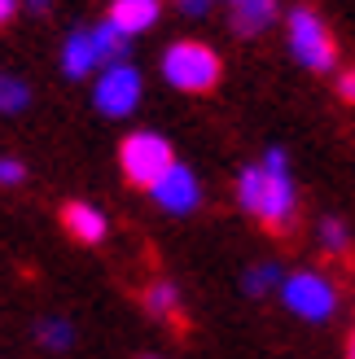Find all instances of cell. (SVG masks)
Segmentation results:
<instances>
[{
  "label": "cell",
  "instance_id": "cell-4",
  "mask_svg": "<svg viewBox=\"0 0 355 359\" xmlns=\"http://www.w3.org/2000/svg\"><path fill=\"white\" fill-rule=\"evenodd\" d=\"M119 167L128 175V184L136 189H154L171 167H175V154H171V140L158 136V132H128L119 145Z\"/></svg>",
  "mask_w": 355,
  "mask_h": 359
},
{
  "label": "cell",
  "instance_id": "cell-23",
  "mask_svg": "<svg viewBox=\"0 0 355 359\" xmlns=\"http://www.w3.org/2000/svg\"><path fill=\"white\" fill-rule=\"evenodd\" d=\"M347 359H355V329H351V337H347Z\"/></svg>",
  "mask_w": 355,
  "mask_h": 359
},
{
  "label": "cell",
  "instance_id": "cell-15",
  "mask_svg": "<svg viewBox=\"0 0 355 359\" xmlns=\"http://www.w3.org/2000/svg\"><path fill=\"white\" fill-rule=\"evenodd\" d=\"M286 285V272H281V263H255V267H246V276H241V290L250 294V298H263V294H272Z\"/></svg>",
  "mask_w": 355,
  "mask_h": 359
},
{
  "label": "cell",
  "instance_id": "cell-14",
  "mask_svg": "<svg viewBox=\"0 0 355 359\" xmlns=\"http://www.w3.org/2000/svg\"><path fill=\"white\" fill-rule=\"evenodd\" d=\"M93 40H97V53H101V62L110 66V62H128V44H132V35H123L110 18L105 22L93 27Z\"/></svg>",
  "mask_w": 355,
  "mask_h": 359
},
{
  "label": "cell",
  "instance_id": "cell-6",
  "mask_svg": "<svg viewBox=\"0 0 355 359\" xmlns=\"http://www.w3.org/2000/svg\"><path fill=\"white\" fill-rule=\"evenodd\" d=\"M140 93H145L140 70L132 62H110V66H101V75L93 83V105L105 118H128L140 105Z\"/></svg>",
  "mask_w": 355,
  "mask_h": 359
},
{
  "label": "cell",
  "instance_id": "cell-2",
  "mask_svg": "<svg viewBox=\"0 0 355 359\" xmlns=\"http://www.w3.org/2000/svg\"><path fill=\"white\" fill-rule=\"evenodd\" d=\"M220 53L202 44V40H175L163 53V79L175 88V93H210L220 83Z\"/></svg>",
  "mask_w": 355,
  "mask_h": 359
},
{
  "label": "cell",
  "instance_id": "cell-24",
  "mask_svg": "<svg viewBox=\"0 0 355 359\" xmlns=\"http://www.w3.org/2000/svg\"><path fill=\"white\" fill-rule=\"evenodd\" d=\"M140 359H163V355H140Z\"/></svg>",
  "mask_w": 355,
  "mask_h": 359
},
{
  "label": "cell",
  "instance_id": "cell-19",
  "mask_svg": "<svg viewBox=\"0 0 355 359\" xmlns=\"http://www.w3.org/2000/svg\"><path fill=\"white\" fill-rule=\"evenodd\" d=\"M338 97L355 105V66L351 70H338Z\"/></svg>",
  "mask_w": 355,
  "mask_h": 359
},
{
  "label": "cell",
  "instance_id": "cell-8",
  "mask_svg": "<svg viewBox=\"0 0 355 359\" xmlns=\"http://www.w3.org/2000/svg\"><path fill=\"white\" fill-rule=\"evenodd\" d=\"M101 62V53H97V40H93V27H75L66 35V44H62V75L66 79H88Z\"/></svg>",
  "mask_w": 355,
  "mask_h": 359
},
{
  "label": "cell",
  "instance_id": "cell-18",
  "mask_svg": "<svg viewBox=\"0 0 355 359\" xmlns=\"http://www.w3.org/2000/svg\"><path fill=\"white\" fill-rule=\"evenodd\" d=\"M27 180V167L18 158H0V189H18Z\"/></svg>",
  "mask_w": 355,
  "mask_h": 359
},
{
  "label": "cell",
  "instance_id": "cell-17",
  "mask_svg": "<svg viewBox=\"0 0 355 359\" xmlns=\"http://www.w3.org/2000/svg\"><path fill=\"white\" fill-rule=\"evenodd\" d=\"M316 241H321V250H329V255H347L351 250V228L342 219H333V215H325V219L316 224Z\"/></svg>",
  "mask_w": 355,
  "mask_h": 359
},
{
  "label": "cell",
  "instance_id": "cell-12",
  "mask_svg": "<svg viewBox=\"0 0 355 359\" xmlns=\"http://www.w3.org/2000/svg\"><path fill=\"white\" fill-rule=\"evenodd\" d=\"M140 302H145V311L154 320H180V290H175L171 280H149L145 285V294H140Z\"/></svg>",
  "mask_w": 355,
  "mask_h": 359
},
{
  "label": "cell",
  "instance_id": "cell-16",
  "mask_svg": "<svg viewBox=\"0 0 355 359\" xmlns=\"http://www.w3.org/2000/svg\"><path fill=\"white\" fill-rule=\"evenodd\" d=\"M27 105H31V88L9 70H0V114H22Z\"/></svg>",
  "mask_w": 355,
  "mask_h": 359
},
{
  "label": "cell",
  "instance_id": "cell-20",
  "mask_svg": "<svg viewBox=\"0 0 355 359\" xmlns=\"http://www.w3.org/2000/svg\"><path fill=\"white\" fill-rule=\"evenodd\" d=\"M210 5H215V0H180V9H185L189 18H202V13H206Z\"/></svg>",
  "mask_w": 355,
  "mask_h": 359
},
{
  "label": "cell",
  "instance_id": "cell-3",
  "mask_svg": "<svg viewBox=\"0 0 355 359\" xmlns=\"http://www.w3.org/2000/svg\"><path fill=\"white\" fill-rule=\"evenodd\" d=\"M286 31H290V57L303 66V70H316V75H325V70L338 66V44H333V35H329V27H325V18L316 13V9H307V5L290 9Z\"/></svg>",
  "mask_w": 355,
  "mask_h": 359
},
{
  "label": "cell",
  "instance_id": "cell-25",
  "mask_svg": "<svg viewBox=\"0 0 355 359\" xmlns=\"http://www.w3.org/2000/svg\"><path fill=\"white\" fill-rule=\"evenodd\" d=\"M228 5H233V0H228Z\"/></svg>",
  "mask_w": 355,
  "mask_h": 359
},
{
  "label": "cell",
  "instance_id": "cell-22",
  "mask_svg": "<svg viewBox=\"0 0 355 359\" xmlns=\"http://www.w3.org/2000/svg\"><path fill=\"white\" fill-rule=\"evenodd\" d=\"M22 5H31L35 13H48V9H53V0H22Z\"/></svg>",
  "mask_w": 355,
  "mask_h": 359
},
{
  "label": "cell",
  "instance_id": "cell-5",
  "mask_svg": "<svg viewBox=\"0 0 355 359\" xmlns=\"http://www.w3.org/2000/svg\"><path fill=\"white\" fill-rule=\"evenodd\" d=\"M281 302H286V311H294L298 320H307V325H321L338 311V290H333V280L303 267V272H286V285H281Z\"/></svg>",
  "mask_w": 355,
  "mask_h": 359
},
{
  "label": "cell",
  "instance_id": "cell-21",
  "mask_svg": "<svg viewBox=\"0 0 355 359\" xmlns=\"http://www.w3.org/2000/svg\"><path fill=\"white\" fill-rule=\"evenodd\" d=\"M18 5H22V0H0V27H5L9 18L18 13Z\"/></svg>",
  "mask_w": 355,
  "mask_h": 359
},
{
  "label": "cell",
  "instance_id": "cell-1",
  "mask_svg": "<svg viewBox=\"0 0 355 359\" xmlns=\"http://www.w3.org/2000/svg\"><path fill=\"white\" fill-rule=\"evenodd\" d=\"M237 202L246 215H255L263 228L272 232H290L298 219V189L290 175V158L281 145H272L268 154L250 163L237 175Z\"/></svg>",
  "mask_w": 355,
  "mask_h": 359
},
{
  "label": "cell",
  "instance_id": "cell-11",
  "mask_svg": "<svg viewBox=\"0 0 355 359\" xmlns=\"http://www.w3.org/2000/svg\"><path fill=\"white\" fill-rule=\"evenodd\" d=\"M276 22V0H233V31L237 35H263Z\"/></svg>",
  "mask_w": 355,
  "mask_h": 359
},
{
  "label": "cell",
  "instance_id": "cell-7",
  "mask_svg": "<svg viewBox=\"0 0 355 359\" xmlns=\"http://www.w3.org/2000/svg\"><path fill=\"white\" fill-rule=\"evenodd\" d=\"M149 197L158 206H163L167 215H193L202 206V184H198V175H193L185 163H175L158 184L149 189Z\"/></svg>",
  "mask_w": 355,
  "mask_h": 359
},
{
  "label": "cell",
  "instance_id": "cell-13",
  "mask_svg": "<svg viewBox=\"0 0 355 359\" xmlns=\"http://www.w3.org/2000/svg\"><path fill=\"white\" fill-rule=\"evenodd\" d=\"M35 342L53 355H62V351L75 346V325H70L66 316H40L35 320Z\"/></svg>",
  "mask_w": 355,
  "mask_h": 359
},
{
  "label": "cell",
  "instance_id": "cell-10",
  "mask_svg": "<svg viewBox=\"0 0 355 359\" xmlns=\"http://www.w3.org/2000/svg\"><path fill=\"white\" fill-rule=\"evenodd\" d=\"M158 13H163V0H110V22L123 31V35H140L158 22Z\"/></svg>",
  "mask_w": 355,
  "mask_h": 359
},
{
  "label": "cell",
  "instance_id": "cell-9",
  "mask_svg": "<svg viewBox=\"0 0 355 359\" xmlns=\"http://www.w3.org/2000/svg\"><path fill=\"white\" fill-rule=\"evenodd\" d=\"M62 228H66L79 245H101L105 232H110V219H105L93 202H66V206H62Z\"/></svg>",
  "mask_w": 355,
  "mask_h": 359
}]
</instances>
